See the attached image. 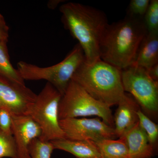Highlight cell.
I'll return each mask as SVG.
<instances>
[{"instance_id": "1", "label": "cell", "mask_w": 158, "mask_h": 158, "mask_svg": "<svg viewBox=\"0 0 158 158\" xmlns=\"http://www.w3.org/2000/svg\"><path fill=\"white\" fill-rule=\"evenodd\" d=\"M148 34L143 18L126 15L105 29L99 44L100 58L120 70L133 65Z\"/></svg>"}, {"instance_id": "2", "label": "cell", "mask_w": 158, "mask_h": 158, "mask_svg": "<svg viewBox=\"0 0 158 158\" xmlns=\"http://www.w3.org/2000/svg\"><path fill=\"white\" fill-rule=\"evenodd\" d=\"M59 11L64 28L78 41L85 62L91 64L100 59V41L109 24L104 12L92 6L73 2L62 4Z\"/></svg>"}, {"instance_id": "3", "label": "cell", "mask_w": 158, "mask_h": 158, "mask_svg": "<svg viewBox=\"0 0 158 158\" xmlns=\"http://www.w3.org/2000/svg\"><path fill=\"white\" fill-rule=\"evenodd\" d=\"M71 80L94 98L110 107L118 104L125 93L121 70L100 59L91 64L85 60Z\"/></svg>"}, {"instance_id": "4", "label": "cell", "mask_w": 158, "mask_h": 158, "mask_svg": "<svg viewBox=\"0 0 158 158\" xmlns=\"http://www.w3.org/2000/svg\"><path fill=\"white\" fill-rule=\"evenodd\" d=\"M85 60L79 44L74 47L65 59L58 64L42 67L24 61L17 63V70L24 80H45L63 95L75 72Z\"/></svg>"}, {"instance_id": "5", "label": "cell", "mask_w": 158, "mask_h": 158, "mask_svg": "<svg viewBox=\"0 0 158 158\" xmlns=\"http://www.w3.org/2000/svg\"><path fill=\"white\" fill-rule=\"evenodd\" d=\"M110 107L94 98L80 85L71 80L59 102V119L96 116L114 127Z\"/></svg>"}, {"instance_id": "6", "label": "cell", "mask_w": 158, "mask_h": 158, "mask_svg": "<svg viewBox=\"0 0 158 158\" xmlns=\"http://www.w3.org/2000/svg\"><path fill=\"white\" fill-rule=\"evenodd\" d=\"M62 95L54 86L47 83L37 94L29 116L39 125L41 131L40 139L51 141L65 138L59 124V107Z\"/></svg>"}, {"instance_id": "7", "label": "cell", "mask_w": 158, "mask_h": 158, "mask_svg": "<svg viewBox=\"0 0 158 158\" xmlns=\"http://www.w3.org/2000/svg\"><path fill=\"white\" fill-rule=\"evenodd\" d=\"M125 92L135 100L144 112L156 115L158 111V82L152 80L145 69L132 65L121 70Z\"/></svg>"}, {"instance_id": "8", "label": "cell", "mask_w": 158, "mask_h": 158, "mask_svg": "<svg viewBox=\"0 0 158 158\" xmlns=\"http://www.w3.org/2000/svg\"><path fill=\"white\" fill-rule=\"evenodd\" d=\"M59 124L69 140L96 142L117 138L114 128L99 118H65L59 120Z\"/></svg>"}, {"instance_id": "9", "label": "cell", "mask_w": 158, "mask_h": 158, "mask_svg": "<svg viewBox=\"0 0 158 158\" xmlns=\"http://www.w3.org/2000/svg\"><path fill=\"white\" fill-rule=\"evenodd\" d=\"M37 96L26 85L0 76V100L11 115L29 116Z\"/></svg>"}, {"instance_id": "10", "label": "cell", "mask_w": 158, "mask_h": 158, "mask_svg": "<svg viewBox=\"0 0 158 158\" xmlns=\"http://www.w3.org/2000/svg\"><path fill=\"white\" fill-rule=\"evenodd\" d=\"M12 116V135L15 144L16 158H31L29 145L35 138H40L39 125L29 116Z\"/></svg>"}, {"instance_id": "11", "label": "cell", "mask_w": 158, "mask_h": 158, "mask_svg": "<svg viewBox=\"0 0 158 158\" xmlns=\"http://www.w3.org/2000/svg\"><path fill=\"white\" fill-rule=\"evenodd\" d=\"M117 105L113 122L116 137L119 138L123 137L138 123L137 112L140 108L134 98L126 93Z\"/></svg>"}, {"instance_id": "12", "label": "cell", "mask_w": 158, "mask_h": 158, "mask_svg": "<svg viewBox=\"0 0 158 158\" xmlns=\"http://www.w3.org/2000/svg\"><path fill=\"white\" fill-rule=\"evenodd\" d=\"M123 137L127 144L129 158H151L153 156L154 148L138 123Z\"/></svg>"}, {"instance_id": "13", "label": "cell", "mask_w": 158, "mask_h": 158, "mask_svg": "<svg viewBox=\"0 0 158 158\" xmlns=\"http://www.w3.org/2000/svg\"><path fill=\"white\" fill-rule=\"evenodd\" d=\"M54 149L70 153L77 158H99L100 155L93 141H73L66 138L51 141Z\"/></svg>"}, {"instance_id": "14", "label": "cell", "mask_w": 158, "mask_h": 158, "mask_svg": "<svg viewBox=\"0 0 158 158\" xmlns=\"http://www.w3.org/2000/svg\"><path fill=\"white\" fill-rule=\"evenodd\" d=\"M158 63V32L148 33L138 48L132 65L148 70Z\"/></svg>"}, {"instance_id": "15", "label": "cell", "mask_w": 158, "mask_h": 158, "mask_svg": "<svg viewBox=\"0 0 158 158\" xmlns=\"http://www.w3.org/2000/svg\"><path fill=\"white\" fill-rule=\"evenodd\" d=\"M95 144L101 158H129L128 150L124 137L113 139H103Z\"/></svg>"}, {"instance_id": "16", "label": "cell", "mask_w": 158, "mask_h": 158, "mask_svg": "<svg viewBox=\"0 0 158 158\" xmlns=\"http://www.w3.org/2000/svg\"><path fill=\"white\" fill-rule=\"evenodd\" d=\"M7 43L0 41V76L22 85H25L24 80L18 70L13 67L10 62Z\"/></svg>"}, {"instance_id": "17", "label": "cell", "mask_w": 158, "mask_h": 158, "mask_svg": "<svg viewBox=\"0 0 158 158\" xmlns=\"http://www.w3.org/2000/svg\"><path fill=\"white\" fill-rule=\"evenodd\" d=\"M139 125L146 134L151 145L154 148L158 138V126L139 109L137 112Z\"/></svg>"}, {"instance_id": "18", "label": "cell", "mask_w": 158, "mask_h": 158, "mask_svg": "<svg viewBox=\"0 0 158 158\" xmlns=\"http://www.w3.org/2000/svg\"><path fill=\"white\" fill-rule=\"evenodd\" d=\"M54 149L51 141H43L39 138H35L29 145V155L31 158H51Z\"/></svg>"}, {"instance_id": "19", "label": "cell", "mask_w": 158, "mask_h": 158, "mask_svg": "<svg viewBox=\"0 0 158 158\" xmlns=\"http://www.w3.org/2000/svg\"><path fill=\"white\" fill-rule=\"evenodd\" d=\"M143 20L148 33L158 32V0H151Z\"/></svg>"}, {"instance_id": "20", "label": "cell", "mask_w": 158, "mask_h": 158, "mask_svg": "<svg viewBox=\"0 0 158 158\" xmlns=\"http://www.w3.org/2000/svg\"><path fill=\"white\" fill-rule=\"evenodd\" d=\"M16 158V151L12 135L0 129V158Z\"/></svg>"}, {"instance_id": "21", "label": "cell", "mask_w": 158, "mask_h": 158, "mask_svg": "<svg viewBox=\"0 0 158 158\" xmlns=\"http://www.w3.org/2000/svg\"><path fill=\"white\" fill-rule=\"evenodd\" d=\"M150 0H131L127 10V15L132 17L143 18L145 15Z\"/></svg>"}, {"instance_id": "22", "label": "cell", "mask_w": 158, "mask_h": 158, "mask_svg": "<svg viewBox=\"0 0 158 158\" xmlns=\"http://www.w3.org/2000/svg\"><path fill=\"white\" fill-rule=\"evenodd\" d=\"M0 129L8 135H12V116L5 108L0 109Z\"/></svg>"}, {"instance_id": "23", "label": "cell", "mask_w": 158, "mask_h": 158, "mask_svg": "<svg viewBox=\"0 0 158 158\" xmlns=\"http://www.w3.org/2000/svg\"><path fill=\"white\" fill-rule=\"evenodd\" d=\"M9 30L4 16L0 13V41L8 42Z\"/></svg>"}, {"instance_id": "24", "label": "cell", "mask_w": 158, "mask_h": 158, "mask_svg": "<svg viewBox=\"0 0 158 158\" xmlns=\"http://www.w3.org/2000/svg\"><path fill=\"white\" fill-rule=\"evenodd\" d=\"M147 70L150 77L154 81L158 82V63Z\"/></svg>"}, {"instance_id": "25", "label": "cell", "mask_w": 158, "mask_h": 158, "mask_svg": "<svg viewBox=\"0 0 158 158\" xmlns=\"http://www.w3.org/2000/svg\"><path fill=\"white\" fill-rule=\"evenodd\" d=\"M64 2H65V1H62V0H52L48 2V6L49 9H56L60 3Z\"/></svg>"}, {"instance_id": "26", "label": "cell", "mask_w": 158, "mask_h": 158, "mask_svg": "<svg viewBox=\"0 0 158 158\" xmlns=\"http://www.w3.org/2000/svg\"><path fill=\"white\" fill-rule=\"evenodd\" d=\"M4 108V106H3V105L2 103V101H1V100H0V109H2V108Z\"/></svg>"}, {"instance_id": "27", "label": "cell", "mask_w": 158, "mask_h": 158, "mask_svg": "<svg viewBox=\"0 0 158 158\" xmlns=\"http://www.w3.org/2000/svg\"></svg>"}]
</instances>
